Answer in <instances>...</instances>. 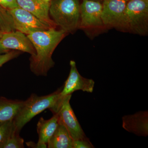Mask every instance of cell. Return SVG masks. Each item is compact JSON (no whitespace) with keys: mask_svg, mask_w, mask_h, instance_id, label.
<instances>
[{"mask_svg":"<svg viewBox=\"0 0 148 148\" xmlns=\"http://www.w3.org/2000/svg\"><path fill=\"white\" fill-rule=\"evenodd\" d=\"M66 34L61 29L58 31L52 28L27 35L36 50V55L30 58V68L36 75L46 76L54 66L52 54Z\"/></svg>","mask_w":148,"mask_h":148,"instance_id":"1","label":"cell"},{"mask_svg":"<svg viewBox=\"0 0 148 148\" xmlns=\"http://www.w3.org/2000/svg\"><path fill=\"white\" fill-rule=\"evenodd\" d=\"M102 9L101 1L83 0L80 4L79 27L89 29L103 26L101 18Z\"/></svg>","mask_w":148,"mask_h":148,"instance_id":"8","label":"cell"},{"mask_svg":"<svg viewBox=\"0 0 148 148\" xmlns=\"http://www.w3.org/2000/svg\"><path fill=\"white\" fill-rule=\"evenodd\" d=\"M0 6L8 10L19 7L16 0H0Z\"/></svg>","mask_w":148,"mask_h":148,"instance_id":"21","label":"cell"},{"mask_svg":"<svg viewBox=\"0 0 148 148\" xmlns=\"http://www.w3.org/2000/svg\"><path fill=\"white\" fill-rule=\"evenodd\" d=\"M42 1H44L46 2L50 3L51 0H42Z\"/></svg>","mask_w":148,"mask_h":148,"instance_id":"24","label":"cell"},{"mask_svg":"<svg viewBox=\"0 0 148 148\" xmlns=\"http://www.w3.org/2000/svg\"><path fill=\"white\" fill-rule=\"evenodd\" d=\"M63 87L58 88L49 95L39 96L33 93L26 101L13 120L16 132L20 133L24 125L37 115L48 109L54 114L57 111L62 97L61 92Z\"/></svg>","mask_w":148,"mask_h":148,"instance_id":"2","label":"cell"},{"mask_svg":"<svg viewBox=\"0 0 148 148\" xmlns=\"http://www.w3.org/2000/svg\"><path fill=\"white\" fill-rule=\"evenodd\" d=\"M18 6L54 28L56 25L49 14L50 3L42 0H16Z\"/></svg>","mask_w":148,"mask_h":148,"instance_id":"11","label":"cell"},{"mask_svg":"<svg viewBox=\"0 0 148 148\" xmlns=\"http://www.w3.org/2000/svg\"><path fill=\"white\" fill-rule=\"evenodd\" d=\"M10 51V50L6 49L3 47L1 45V43H0V54L7 53V52L9 51Z\"/></svg>","mask_w":148,"mask_h":148,"instance_id":"23","label":"cell"},{"mask_svg":"<svg viewBox=\"0 0 148 148\" xmlns=\"http://www.w3.org/2000/svg\"><path fill=\"white\" fill-rule=\"evenodd\" d=\"M3 34V33L0 31V38H1V37L2 36Z\"/></svg>","mask_w":148,"mask_h":148,"instance_id":"25","label":"cell"},{"mask_svg":"<svg viewBox=\"0 0 148 148\" xmlns=\"http://www.w3.org/2000/svg\"><path fill=\"white\" fill-rule=\"evenodd\" d=\"M8 10L13 19L15 30L26 35L53 28L21 8H16Z\"/></svg>","mask_w":148,"mask_h":148,"instance_id":"5","label":"cell"},{"mask_svg":"<svg viewBox=\"0 0 148 148\" xmlns=\"http://www.w3.org/2000/svg\"><path fill=\"white\" fill-rule=\"evenodd\" d=\"M0 43L3 47L8 50L27 52L31 56L36 55L34 47L29 37L19 31L15 30L3 33L0 38Z\"/></svg>","mask_w":148,"mask_h":148,"instance_id":"10","label":"cell"},{"mask_svg":"<svg viewBox=\"0 0 148 148\" xmlns=\"http://www.w3.org/2000/svg\"><path fill=\"white\" fill-rule=\"evenodd\" d=\"M71 69L68 78L61 92L62 97L71 95L77 90L92 92L95 85V82L92 79L85 78L81 75L74 61L70 62Z\"/></svg>","mask_w":148,"mask_h":148,"instance_id":"9","label":"cell"},{"mask_svg":"<svg viewBox=\"0 0 148 148\" xmlns=\"http://www.w3.org/2000/svg\"><path fill=\"white\" fill-rule=\"evenodd\" d=\"M123 127L138 136L146 137L148 134V112H140L123 117Z\"/></svg>","mask_w":148,"mask_h":148,"instance_id":"12","label":"cell"},{"mask_svg":"<svg viewBox=\"0 0 148 148\" xmlns=\"http://www.w3.org/2000/svg\"><path fill=\"white\" fill-rule=\"evenodd\" d=\"M71 96V94L62 97L55 114H58L59 120L65 125L74 141L86 137L70 104Z\"/></svg>","mask_w":148,"mask_h":148,"instance_id":"6","label":"cell"},{"mask_svg":"<svg viewBox=\"0 0 148 148\" xmlns=\"http://www.w3.org/2000/svg\"><path fill=\"white\" fill-rule=\"evenodd\" d=\"M19 133L14 130L3 148H24V140L20 137Z\"/></svg>","mask_w":148,"mask_h":148,"instance_id":"18","label":"cell"},{"mask_svg":"<svg viewBox=\"0 0 148 148\" xmlns=\"http://www.w3.org/2000/svg\"><path fill=\"white\" fill-rule=\"evenodd\" d=\"M59 121L57 114H53L50 119L45 120L40 118L37 124V131L38 135V143L42 148H47V143L57 128Z\"/></svg>","mask_w":148,"mask_h":148,"instance_id":"13","label":"cell"},{"mask_svg":"<svg viewBox=\"0 0 148 148\" xmlns=\"http://www.w3.org/2000/svg\"><path fill=\"white\" fill-rule=\"evenodd\" d=\"M126 1H129V0H126Z\"/></svg>","mask_w":148,"mask_h":148,"instance_id":"27","label":"cell"},{"mask_svg":"<svg viewBox=\"0 0 148 148\" xmlns=\"http://www.w3.org/2000/svg\"><path fill=\"white\" fill-rule=\"evenodd\" d=\"M49 14L56 25L67 33L79 27L80 4L79 0H51Z\"/></svg>","mask_w":148,"mask_h":148,"instance_id":"3","label":"cell"},{"mask_svg":"<svg viewBox=\"0 0 148 148\" xmlns=\"http://www.w3.org/2000/svg\"><path fill=\"white\" fill-rule=\"evenodd\" d=\"M26 145L29 148H42V147L40 145H39L38 143H35L32 141L26 143Z\"/></svg>","mask_w":148,"mask_h":148,"instance_id":"22","label":"cell"},{"mask_svg":"<svg viewBox=\"0 0 148 148\" xmlns=\"http://www.w3.org/2000/svg\"><path fill=\"white\" fill-rule=\"evenodd\" d=\"M94 148L90 140L86 137L82 140L73 141V148Z\"/></svg>","mask_w":148,"mask_h":148,"instance_id":"20","label":"cell"},{"mask_svg":"<svg viewBox=\"0 0 148 148\" xmlns=\"http://www.w3.org/2000/svg\"><path fill=\"white\" fill-rule=\"evenodd\" d=\"M20 53L18 51L13 50L0 54V68L7 62L17 57Z\"/></svg>","mask_w":148,"mask_h":148,"instance_id":"19","label":"cell"},{"mask_svg":"<svg viewBox=\"0 0 148 148\" xmlns=\"http://www.w3.org/2000/svg\"><path fill=\"white\" fill-rule=\"evenodd\" d=\"M90 1H103V0H90Z\"/></svg>","mask_w":148,"mask_h":148,"instance_id":"26","label":"cell"},{"mask_svg":"<svg viewBox=\"0 0 148 148\" xmlns=\"http://www.w3.org/2000/svg\"><path fill=\"white\" fill-rule=\"evenodd\" d=\"M48 148H73V140L60 120L55 132L47 143Z\"/></svg>","mask_w":148,"mask_h":148,"instance_id":"15","label":"cell"},{"mask_svg":"<svg viewBox=\"0 0 148 148\" xmlns=\"http://www.w3.org/2000/svg\"><path fill=\"white\" fill-rule=\"evenodd\" d=\"M126 0H103L101 18L103 25L125 29V10Z\"/></svg>","mask_w":148,"mask_h":148,"instance_id":"7","label":"cell"},{"mask_svg":"<svg viewBox=\"0 0 148 148\" xmlns=\"http://www.w3.org/2000/svg\"><path fill=\"white\" fill-rule=\"evenodd\" d=\"M125 29L140 35L148 32V0H129L125 10Z\"/></svg>","mask_w":148,"mask_h":148,"instance_id":"4","label":"cell"},{"mask_svg":"<svg viewBox=\"0 0 148 148\" xmlns=\"http://www.w3.org/2000/svg\"><path fill=\"white\" fill-rule=\"evenodd\" d=\"M14 130L13 120L7 122L0 125V148H3Z\"/></svg>","mask_w":148,"mask_h":148,"instance_id":"17","label":"cell"},{"mask_svg":"<svg viewBox=\"0 0 148 148\" xmlns=\"http://www.w3.org/2000/svg\"><path fill=\"white\" fill-rule=\"evenodd\" d=\"M15 30L13 19L9 12L0 6V31L5 33Z\"/></svg>","mask_w":148,"mask_h":148,"instance_id":"16","label":"cell"},{"mask_svg":"<svg viewBox=\"0 0 148 148\" xmlns=\"http://www.w3.org/2000/svg\"><path fill=\"white\" fill-rule=\"evenodd\" d=\"M24 101L11 100L0 96V125L13 121L24 104Z\"/></svg>","mask_w":148,"mask_h":148,"instance_id":"14","label":"cell"}]
</instances>
